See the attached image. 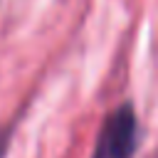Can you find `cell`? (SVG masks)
I'll use <instances>...</instances> for the list:
<instances>
[{
    "label": "cell",
    "mask_w": 158,
    "mask_h": 158,
    "mask_svg": "<svg viewBox=\"0 0 158 158\" xmlns=\"http://www.w3.org/2000/svg\"><path fill=\"white\" fill-rule=\"evenodd\" d=\"M136 138H138L136 114L131 104H121L106 116L91 158H131L136 151Z\"/></svg>",
    "instance_id": "6da1fadb"
},
{
    "label": "cell",
    "mask_w": 158,
    "mask_h": 158,
    "mask_svg": "<svg viewBox=\"0 0 158 158\" xmlns=\"http://www.w3.org/2000/svg\"><path fill=\"white\" fill-rule=\"evenodd\" d=\"M5 148H7V133L2 131V133H0V158L5 156Z\"/></svg>",
    "instance_id": "7a4b0ae2"
}]
</instances>
